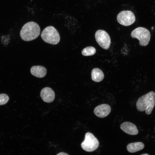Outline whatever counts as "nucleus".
I'll list each match as a JSON object with an SVG mask.
<instances>
[{
  "mask_svg": "<svg viewBox=\"0 0 155 155\" xmlns=\"http://www.w3.org/2000/svg\"><path fill=\"white\" fill-rule=\"evenodd\" d=\"M154 29V28L153 27H152V28H151V29L152 30H153V29Z\"/></svg>",
  "mask_w": 155,
  "mask_h": 155,
  "instance_id": "18",
  "label": "nucleus"
},
{
  "mask_svg": "<svg viewBox=\"0 0 155 155\" xmlns=\"http://www.w3.org/2000/svg\"><path fill=\"white\" fill-rule=\"evenodd\" d=\"M141 155H149L147 154H142Z\"/></svg>",
  "mask_w": 155,
  "mask_h": 155,
  "instance_id": "17",
  "label": "nucleus"
},
{
  "mask_svg": "<svg viewBox=\"0 0 155 155\" xmlns=\"http://www.w3.org/2000/svg\"><path fill=\"white\" fill-rule=\"evenodd\" d=\"M95 36L96 42L100 46L105 50L108 49L111 44V38L106 31L98 30L96 32Z\"/></svg>",
  "mask_w": 155,
  "mask_h": 155,
  "instance_id": "6",
  "label": "nucleus"
},
{
  "mask_svg": "<svg viewBox=\"0 0 155 155\" xmlns=\"http://www.w3.org/2000/svg\"><path fill=\"white\" fill-rule=\"evenodd\" d=\"M96 52V50L94 47L89 46L84 48L82 51V53L84 56H89L93 55Z\"/></svg>",
  "mask_w": 155,
  "mask_h": 155,
  "instance_id": "14",
  "label": "nucleus"
},
{
  "mask_svg": "<svg viewBox=\"0 0 155 155\" xmlns=\"http://www.w3.org/2000/svg\"><path fill=\"white\" fill-rule=\"evenodd\" d=\"M9 97L7 94H0V105L6 104L9 101Z\"/></svg>",
  "mask_w": 155,
  "mask_h": 155,
  "instance_id": "15",
  "label": "nucleus"
},
{
  "mask_svg": "<svg viewBox=\"0 0 155 155\" xmlns=\"http://www.w3.org/2000/svg\"><path fill=\"white\" fill-rule=\"evenodd\" d=\"M99 142L94 135L90 132H87L85 135L84 140L81 144L82 148L88 152L94 151L98 147Z\"/></svg>",
  "mask_w": 155,
  "mask_h": 155,
  "instance_id": "5",
  "label": "nucleus"
},
{
  "mask_svg": "<svg viewBox=\"0 0 155 155\" xmlns=\"http://www.w3.org/2000/svg\"><path fill=\"white\" fill-rule=\"evenodd\" d=\"M131 36L133 38L137 39L139 40L140 45L145 46L149 43L150 38V31L146 28L139 27L132 32Z\"/></svg>",
  "mask_w": 155,
  "mask_h": 155,
  "instance_id": "4",
  "label": "nucleus"
},
{
  "mask_svg": "<svg viewBox=\"0 0 155 155\" xmlns=\"http://www.w3.org/2000/svg\"><path fill=\"white\" fill-rule=\"evenodd\" d=\"M120 127L122 131L129 135H136L138 133L136 125L130 122H124L121 124Z\"/></svg>",
  "mask_w": 155,
  "mask_h": 155,
  "instance_id": "10",
  "label": "nucleus"
},
{
  "mask_svg": "<svg viewBox=\"0 0 155 155\" xmlns=\"http://www.w3.org/2000/svg\"><path fill=\"white\" fill-rule=\"evenodd\" d=\"M117 20L120 24L127 26L134 23L135 20V18L132 11L129 10H124L119 13L117 16Z\"/></svg>",
  "mask_w": 155,
  "mask_h": 155,
  "instance_id": "7",
  "label": "nucleus"
},
{
  "mask_svg": "<svg viewBox=\"0 0 155 155\" xmlns=\"http://www.w3.org/2000/svg\"><path fill=\"white\" fill-rule=\"evenodd\" d=\"M40 96L43 100L46 102H53L55 98V93L51 88L46 87L43 88L40 93Z\"/></svg>",
  "mask_w": 155,
  "mask_h": 155,
  "instance_id": "9",
  "label": "nucleus"
},
{
  "mask_svg": "<svg viewBox=\"0 0 155 155\" xmlns=\"http://www.w3.org/2000/svg\"><path fill=\"white\" fill-rule=\"evenodd\" d=\"M155 104V93L153 91H151L138 99L136 106L138 111H145L146 114L149 115L151 113Z\"/></svg>",
  "mask_w": 155,
  "mask_h": 155,
  "instance_id": "1",
  "label": "nucleus"
},
{
  "mask_svg": "<svg viewBox=\"0 0 155 155\" xmlns=\"http://www.w3.org/2000/svg\"><path fill=\"white\" fill-rule=\"evenodd\" d=\"M91 78L93 81L99 82L103 80L104 74L101 69L98 68H94L92 71Z\"/></svg>",
  "mask_w": 155,
  "mask_h": 155,
  "instance_id": "13",
  "label": "nucleus"
},
{
  "mask_svg": "<svg viewBox=\"0 0 155 155\" xmlns=\"http://www.w3.org/2000/svg\"><path fill=\"white\" fill-rule=\"evenodd\" d=\"M111 108L107 104H102L99 105L94 108V113L96 115L100 118L107 116L111 112Z\"/></svg>",
  "mask_w": 155,
  "mask_h": 155,
  "instance_id": "8",
  "label": "nucleus"
},
{
  "mask_svg": "<svg viewBox=\"0 0 155 155\" xmlns=\"http://www.w3.org/2000/svg\"><path fill=\"white\" fill-rule=\"evenodd\" d=\"M41 37L45 42L56 44L59 42L60 36L57 30L53 26H49L45 28L42 31Z\"/></svg>",
  "mask_w": 155,
  "mask_h": 155,
  "instance_id": "3",
  "label": "nucleus"
},
{
  "mask_svg": "<svg viewBox=\"0 0 155 155\" xmlns=\"http://www.w3.org/2000/svg\"><path fill=\"white\" fill-rule=\"evenodd\" d=\"M57 155H69L68 154L63 152H61L57 154Z\"/></svg>",
  "mask_w": 155,
  "mask_h": 155,
  "instance_id": "16",
  "label": "nucleus"
},
{
  "mask_svg": "<svg viewBox=\"0 0 155 155\" xmlns=\"http://www.w3.org/2000/svg\"><path fill=\"white\" fill-rule=\"evenodd\" d=\"M30 72L34 76L38 78H42L46 75L47 70L44 67L40 65L34 66L31 68Z\"/></svg>",
  "mask_w": 155,
  "mask_h": 155,
  "instance_id": "11",
  "label": "nucleus"
},
{
  "mask_svg": "<svg viewBox=\"0 0 155 155\" xmlns=\"http://www.w3.org/2000/svg\"><path fill=\"white\" fill-rule=\"evenodd\" d=\"M40 32L39 25L36 22L31 21L25 24L20 32L22 39L25 41L34 40L39 36Z\"/></svg>",
  "mask_w": 155,
  "mask_h": 155,
  "instance_id": "2",
  "label": "nucleus"
},
{
  "mask_svg": "<svg viewBox=\"0 0 155 155\" xmlns=\"http://www.w3.org/2000/svg\"><path fill=\"white\" fill-rule=\"evenodd\" d=\"M144 147V144L143 143L137 142L129 144L127 146V148L129 152L134 153L142 150Z\"/></svg>",
  "mask_w": 155,
  "mask_h": 155,
  "instance_id": "12",
  "label": "nucleus"
}]
</instances>
